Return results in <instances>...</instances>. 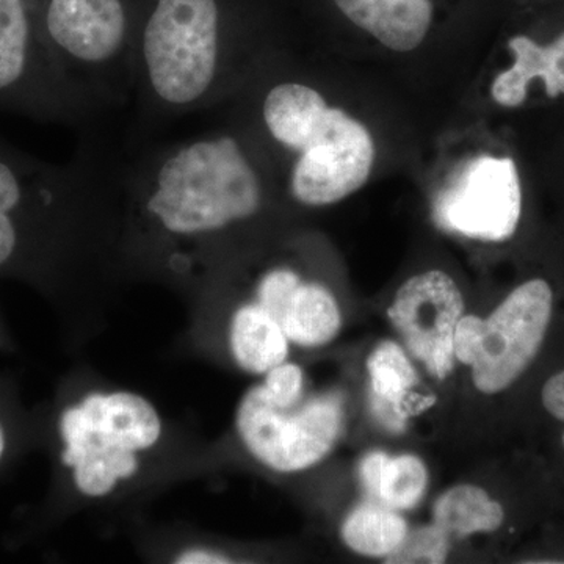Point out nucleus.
Masks as SVG:
<instances>
[{"mask_svg":"<svg viewBox=\"0 0 564 564\" xmlns=\"http://www.w3.org/2000/svg\"><path fill=\"white\" fill-rule=\"evenodd\" d=\"M256 154L232 120L176 139L117 141L121 267L203 285L269 206Z\"/></svg>","mask_w":564,"mask_h":564,"instance_id":"f257e3e1","label":"nucleus"},{"mask_svg":"<svg viewBox=\"0 0 564 564\" xmlns=\"http://www.w3.org/2000/svg\"><path fill=\"white\" fill-rule=\"evenodd\" d=\"M117 140L82 132L66 163L35 158L0 137V270L57 273L121 265Z\"/></svg>","mask_w":564,"mask_h":564,"instance_id":"f03ea898","label":"nucleus"},{"mask_svg":"<svg viewBox=\"0 0 564 564\" xmlns=\"http://www.w3.org/2000/svg\"><path fill=\"white\" fill-rule=\"evenodd\" d=\"M251 62L225 0H147L135 13L122 139L158 135L228 104L250 79Z\"/></svg>","mask_w":564,"mask_h":564,"instance_id":"7ed1b4c3","label":"nucleus"},{"mask_svg":"<svg viewBox=\"0 0 564 564\" xmlns=\"http://www.w3.org/2000/svg\"><path fill=\"white\" fill-rule=\"evenodd\" d=\"M259 131L289 158V195L306 207L343 202L369 180L375 144L366 126L329 106L310 82L284 77L259 88Z\"/></svg>","mask_w":564,"mask_h":564,"instance_id":"20e7f679","label":"nucleus"},{"mask_svg":"<svg viewBox=\"0 0 564 564\" xmlns=\"http://www.w3.org/2000/svg\"><path fill=\"white\" fill-rule=\"evenodd\" d=\"M63 77L102 126L132 104L135 13L129 0H33Z\"/></svg>","mask_w":564,"mask_h":564,"instance_id":"39448f33","label":"nucleus"},{"mask_svg":"<svg viewBox=\"0 0 564 564\" xmlns=\"http://www.w3.org/2000/svg\"><path fill=\"white\" fill-rule=\"evenodd\" d=\"M62 462L88 499H102L139 474L141 456L162 440L158 408L140 393L91 391L58 421Z\"/></svg>","mask_w":564,"mask_h":564,"instance_id":"423d86ee","label":"nucleus"},{"mask_svg":"<svg viewBox=\"0 0 564 564\" xmlns=\"http://www.w3.org/2000/svg\"><path fill=\"white\" fill-rule=\"evenodd\" d=\"M0 111L79 133L104 128L55 65L33 0H0Z\"/></svg>","mask_w":564,"mask_h":564,"instance_id":"0eeeda50","label":"nucleus"},{"mask_svg":"<svg viewBox=\"0 0 564 564\" xmlns=\"http://www.w3.org/2000/svg\"><path fill=\"white\" fill-rule=\"evenodd\" d=\"M554 300L551 284L533 278L518 285L488 318H459L455 358L470 366L478 391H507L530 369L551 328Z\"/></svg>","mask_w":564,"mask_h":564,"instance_id":"6e6552de","label":"nucleus"},{"mask_svg":"<svg viewBox=\"0 0 564 564\" xmlns=\"http://www.w3.org/2000/svg\"><path fill=\"white\" fill-rule=\"evenodd\" d=\"M343 419V399L337 393H304L300 402L280 406L258 384L245 392L237 406L236 430L259 463L293 474L326 458L339 437Z\"/></svg>","mask_w":564,"mask_h":564,"instance_id":"1a4fd4ad","label":"nucleus"},{"mask_svg":"<svg viewBox=\"0 0 564 564\" xmlns=\"http://www.w3.org/2000/svg\"><path fill=\"white\" fill-rule=\"evenodd\" d=\"M521 212L518 166L513 159L492 155L467 162L434 206L441 228L486 242L510 239Z\"/></svg>","mask_w":564,"mask_h":564,"instance_id":"9d476101","label":"nucleus"},{"mask_svg":"<svg viewBox=\"0 0 564 564\" xmlns=\"http://www.w3.org/2000/svg\"><path fill=\"white\" fill-rule=\"evenodd\" d=\"M464 302L456 282L441 270L410 278L388 315L404 345L434 378L448 377L455 364V332Z\"/></svg>","mask_w":564,"mask_h":564,"instance_id":"9b49d317","label":"nucleus"},{"mask_svg":"<svg viewBox=\"0 0 564 564\" xmlns=\"http://www.w3.org/2000/svg\"><path fill=\"white\" fill-rule=\"evenodd\" d=\"M251 300L281 326L289 343L300 347L332 343L343 325L332 291L322 282L306 280L289 263L263 269L252 285Z\"/></svg>","mask_w":564,"mask_h":564,"instance_id":"f8f14e48","label":"nucleus"},{"mask_svg":"<svg viewBox=\"0 0 564 564\" xmlns=\"http://www.w3.org/2000/svg\"><path fill=\"white\" fill-rule=\"evenodd\" d=\"M334 3L352 24L395 52L421 46L433 21L432 0H334Z\"/></svg>","mask_w":564,"mask_h":564,"instance_id":"ddd939ff","label":"nucleus"},{"mask_svg":"<svg viewBox=\"0 0 564 564\" xmlns=\"http://www.w3.org/2000/svg\"><path fill=\"white\" fill-rule=\"evenodd\" d=\"M508 47L513 52L514 63L492 82L494 101L503 107L522 106L534 79L544 80L549 98L564 95V33L549 46H540L529 36H514L508 41Z\"/></svg>","mask_w":564,"mask_h":564,"instance_id":"4468645a","label":"nucleus"},{"mask_svg":"<svg viewBox=\"0 0 564 564\" xmlns=\"http://www.w3.org/2000/svg\"><path fill=\"white\" fill-rule=\"evenodd\" d=\"M288 337L254 300L237 303L229 315L228 347L245 372L265 375L288 361Z\"/></svg>","mask_w":564,"mask_h":564,"instance_id":"2eb2a0df","label":"nucleus"},{"mask_svg":"<svg viewBox=\"0 0 564 564\" xmlns=\"http://www.w3.org/2000/svg\"><path fill=\"white\" fill-rule=\"evenodd\" d=\"M359 477L370 502L397 511L414 508L429 485L425 464L414 455L389 456L372 452L362 459Z\"/></svg>","mask_w":564,"mask_h":564,"instance_id":"dca6fc26","label":"nucleus"},{"mask_svg":"<svg viewBox=\"0 0 564 564\" xmlns=\"http://www.w3.org/2000/svg\"><path fill=\"white\" fill-rule=\"evenodd\" d=\"M372 388V408L378 421L391 432H402L406 423V397L417 384V373L402 348L381 343L367 359Z\"/></svg>","mask_w":564,"mask_h":564,"instance_id":"f3484780","label":"nucleus"},{"mask_svg":"<svg viewBox=\"0 0 564 564\" xmlns=\"http://www.w3.org/2000/svg\"><path fill=\"white\" fill-rule=\"evenodd\" d=\"M433 521L434 525L447 534L448 540H462L474 533L499 530L505 521V510L485 489L474 485H458L436 500Z\"/></svg>","mask_w":564,"mask_h":564,"instance_id":"a211bd4d","label":"nucleus"},{"mask_svg":"<svg viewBox=\"0 0 564 564\" xmlns=\"http://www.w3.org/2000/svg\"><path fill=\"white\" fill-rule=\"evenodd\" d=\"M406 521L397 510L377 502L359 505L343 525L345 544L366 556H388L402 544Z\"/></svg>","mask_w":564,"mask_h":564,"instance_id":"6ab92c4d","label":"nucleus"},{"mask_svg":"<svg viewBox=\"0 0 564 564\" xmlns=\"http://www.w3.org/2000/svg\"><path fill=\"white\" fill-rule=\"evenodd\" d=\"M448 536L436 525L421 527L408 532L402 544L386 556L388 563H444Z\"/></svg>","mask_w":564,"mask_h":564,"instance_id":"aec40b11","label":"nucleus"},{"mask_svg":"<svg viewBox=\"0 0 564 564\" xmlns=\"http://www.w3.org/2000/svg\"><path fill=\"white\" fill-rule=\"evenodd\" d=\"M262 388L269 399L280 406L300 402L304 393V372L302 367L292 362H282L263 375Z\"/></svg>","mask_w":564,"mask_h":564,"instance_id":"412c9836","label":"nucleus"},{"mask_svg":"<svg viewBox=\"0 0 564 564\" xmlns=\"http://www.w3.org/2000/svg\"><path fill=\"white\" fill-rule=\"evenodd\" d=\"M541 403L545 413L564 425V369L547 378L541 389Z\"/></svg>","mask_w":564,"mask_h":564,"instance_id":"4be33fe9","label":"nucleus"},{"mask_svg":"<svg viewBox=\"0 0 564 564\" xmlns=\"http://www.w3.org/2000/svg\"><path fill=\"white\" fill-rule=\"evenodd\" d=\"M176 564H228L234 563L231 556L212 545H193L173 555Z\"/></svg>","mask_w":564,"mask_h":564,"instance_id":"5701e85b","label":"nucleus"},{"mask_svg":"<svg viewBox=\"0 0 564 564\" xmlns=\"http://www.w3.org/2000/svg\"><path fill=\"white\" fill-rule=\"evenodd\" d=\"M3 451H6V436H3L2 426H0V458H2Z\"/></svg>","mask_w":564,"mask_h":564,"instance_id":"b1692460","label":"nucleus"},{"mask_svg":"<svg viewBox=\"0 0 564 564\" xmlns=\"http://www.w3.org/2000/svg\"><path fill=\"white\" fill-rule=\"evenodd\" d=\"M562 444H563V448H564V432L562 434Z\"/></svg>","mask_w":564,"mask_h":564,"instance_id":"393cba45","label":"nucleus"}]
</instances>
